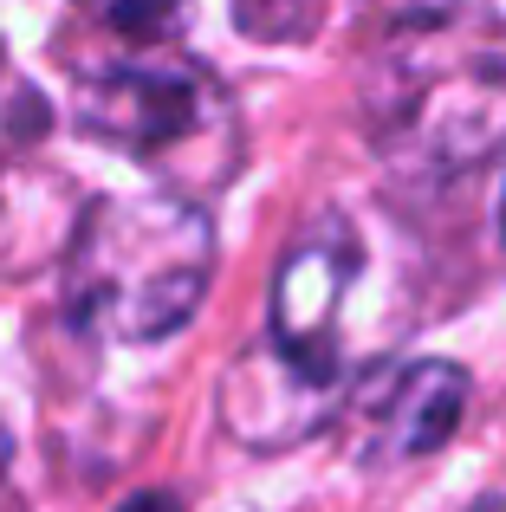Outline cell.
<instances>
[{
  "mask_svg": "<svg viewBox=\"0 0 506 512\" xmlns=\"http://www.w3.org/2000/svg\"><path fill=\"white\" fill-rule=\"evenodd\" d=\"M468 370L442 357H416V363H377L351 383V441H357V461H429L442 454L448 441L461 435L468 422Z\"/></svg>",
  "mask_w": 506,
  "mask_h": 512,
  "instance_id": "cell-5",
  "label": "cell"
},
{
  "mask_svg": "<svg viewBox=\"0 0 506 512\" xmlns=\"http://www.w3.org/2000/svg\"><path fill=\"white\" fill-rule=\"evenodd\" d=\"M72 117L85 137L150 163L169 195H208L241 163V124L221 78L182 46L169 52H111L72 65Z\"/></svg>",
  "mask_w": 506,
  "mask_h": 512,
  "instance_id": "cell-4",
  "label": "cell"
},
{
  "mask_svg": "<svg viewBox=\"0 0 506 512\" xmlns=\"http://www.w3.org/2000/svg\"><path fill=\"white\" fill-rule=\"evenodd\" d=\"M364 130L409 182H455L506 143V0H396L364 52Z\"/></svg>",
  "mask_w": 506,
  "mask_h": 512,
  "instance_id": "cell-2",
  "label": "cell"
},
{
  "mask_svg": "<svg viewBox=\"0 0 506 512\" xmlns=\"http://www.w3.org/2000/svg\"><path fill=\"white\" fill-rule=\"evenodd\" d=\"M403 331L409 286L396 279L390 253L357 214L318 208L279 253L266 331L221 383V422L260 454L299 448L344 409L351 383L377 370Z\"/></svg>",
  "mask_w": 506,
  "mask_h": 512,
  "instance_id": "cell-1",
  "label": "cell"
},
{
  "mask_svg": "<svg viewBox=\"0 0 506 512\" xmlns=\"http://www.w3.org/2000/svg\"><path fill=\"white\" fill-rule=\"evenodd\" d=\"M500 253H506V188H500Z\"/></svg>",
  "mask_w": 506,
  "mask_h": 512,
  "instance_id": "cell-11",
  "label": "cell"
},
{
  "mask_svg": "<svg viewBox=\"0 0 506 512\" xmlns=\"http://www.w3.org/2000/svg\"><path fill=\"white\" fill-rule=\"evenodd\" d=\"M215 279V221L189 195H104L65 247V312L111 344H163L202 312Z\"/></svg>",
  "mask_w": 506,
  "mask_h": 512,
  "instance_id": "cell-3",
  "label": "cell"
},
{
  "mask_svg": "<svg viewBox=\"0 0 506 512\" xmlns=\"http://www.w3.org/2000/svg\"><path fill=\"white\" fill-rule=\"evenodd\" d=\"M46 137V98L0 59V156H20Z\"/></svg>",
  "mask_w": 506,
  "mask_h": 512,
  "instance_id": "cell-8",
  "label": "cell"
},
{
  "mask_svg": "<svg viewBox=\"0 0 506 512\" xmlns=\"http://www.w3.org/2000/svg\"><path fill=\"white\" fill-rule=\"evenodd\" d=\"M124 512H176V500H169V493H150V500H130Z\"/></svg>",
  "mask_w": 506,
  "mask_h": 512,
  "instance_id": "cell-9",
  "label": "cell"
},
{
  "mask_svg": "<svg viewBox=\"0 0 506 512\" xmlns=\"http://www.w3.org/2000/svg\"><path fill=\"white\" fill-rule=\"evenodd\" d=\"M7 454H13V435L0 428V480H7Z\"/></svg>",
  "mask_w": 506,
  "mask_h": 512,
  "instance_id": "cell-10",
  "label": "cell"
},
{
  "mask_svg": "<svg viewBox=\"0 0 506 512\" xmlns=\"http://www.w3.org/2000/svg\"><path fill=\"white\" fill-rule=\"evenodd\" d=\"M474 512H506V500H481V506H474Z\"/></svg>",
  "mask_w": 506,
  "mask_h": 512,
  "instance_id": "cell-12",
  "label": "cell"
},
{
  "mask_svg": "<svg viewBox=\"0 0 506 512\" xmlns=\"http://www.w3.org/2000/svg\"><path fill=\"white\" fill-rule=\"evenodd\" d=\"M234 26L260 46H305L325 26V0H234Z\"/></svg>",
  "mask_w": 506,
  "mask_h": 512,
  "instance_id": "cell-7",
  "label": "cell"
},
{
  "mask_svg": "<svg viewBox=\"0 0 506 512\" xmlns=\"http://www.w3.org/2000/svg\"><path fill=\"white\" fill-rule=\"evenodd\" d=\"M72 13L111 52H169L189 33V0H72Z\"/></svg>",
  "mask_w": 506,
  "mask_h": 512,
  "instance_id": "cell-6",
  "label": "cell"
}]
</instances>
